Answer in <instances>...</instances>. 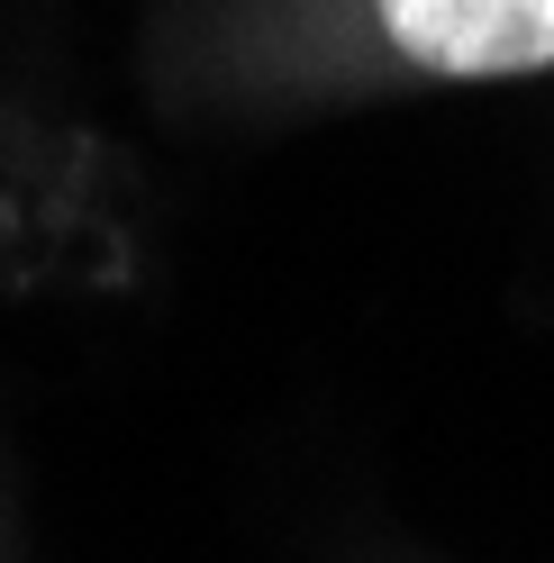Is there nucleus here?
I'll return each instance as SVG.
<instances>
[{
	"mask_svg": "<svg viewBox=\"0 0 554 563\" xmlns=\"http://www.w3.org/2000/svg\"><path fill=\"white\" fill-rule=\"evenodd\" d=\"M0 563H10V554H0Z\"/></svg>",
	"mask_w": 554,
	"mask_h": 563,
	"instance_id": "nucleus-2",
	"label": "nucleus"
},
{
	"mask_svg": "<svg viewBox=\"0 0 554 563\" xmlns=\"http://www.w3.org/2000/svg\"><path fill=\"white\" fill-rule=\"evenodd\" d=\"M554 74V0H164L146 82L200 119H319Z\"/></svg>",
	"mask_w": 554,
	"mask_h": 563,
	"instance_id": "nucleus-1",
	"label": "nucleus"
}]
</instances>
